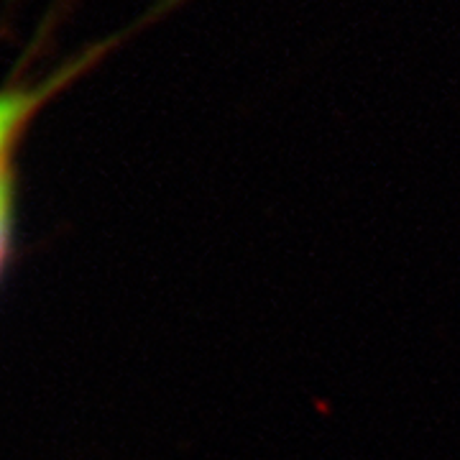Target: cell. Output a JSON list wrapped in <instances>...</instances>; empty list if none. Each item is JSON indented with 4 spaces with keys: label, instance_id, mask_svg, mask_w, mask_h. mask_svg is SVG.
<instances>
[{
    "label": "cell",
    "instance_id": "obj_1",
    "mask_svg": "<svg viewBox=\"0 0 460 460\" xmlns=\"http://www.w3.org/2000/svg\"><path fill=\"white\" fill-rule=\"evenodd\" d=\"M181 5H184V0H156L146 16L138 18L133 26L118 31L115 36L102 39L95 47H90L83 57H77L72 65H66L62 72H57L47 83L33 84V87H8V90H0V166H8L11 151L18 144L21 133L29 126V120H31L33 115L44 108L47 100L54 98L75 77H80L87 69L100 65L111 51L118 49L123 41H128L133 33L144 31L151 23H156V21H164L166 16H172Z\"/></svg>",
    "mask_w": 460,
    "mask_h": 460
},
{
    "label": "cell",
    "instance_id": "obj_2",
    "mask_svg": "<svg viewBox=\"0 0 460 460\" xmlns=\"http://www.w3.org/2000/svg\"><path fill=\"white\" fill-rule=\"evenodd\" d=\"M8 213H11V180H8V166H0V261L8 241Z\"/></svg>",
    "mask_w": 460,
    "mask_h": 460
}]
</instances>
